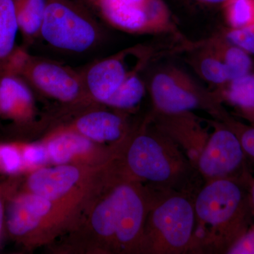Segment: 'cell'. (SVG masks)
<instances>
[{
  "mask_svg": "<svg viewBox=\"0 0 254 254\" xmlns=\"http://www.w3.org/2000/svg\"><path fill=\"white\" fill-rule=\"evenodd\" d=\"M95 15L120 31L156 34L174 30L168 6L163 0H83Z\"/></svg>",
  "mask_w": 254,
  "mask_h": 254,
  "instance_id": "cell-6",
  "label": "cell"
},
{
  "mask_svg": "<svg viewBox=\"0 0 254 254\" xmlns=\"http://www.w3.org/2000/svg\"><path fill=\"white\" fill-rule=\"evenodd\" d=\"M198 1H201V2L206 3V4H225L228 0H198Z\"/></svg>",
  "mask_w": 254,
  "mask_h": 254,
  "instance_id": "cell-28",
  "label": "cell"
},
{
  "mask_svg": "<svg viewBox=\"0 0 254 254\" xmlns=\"http://www.w3.org/2000/svg\"><path fill=\"white\" fill-rule=\"evenodd\" d=\"M101 27L83 0H47L40 38L53 49L83 54L101 41Z\"/></svg>",
  "mask_w": 254,
  "mask_h": 254,
  "instance_id": "cell-5",
  "label": "cell"
},
{
  "mask_svg": "<svg viewBox=\"0 0 254 254\" xmlns=\"http://www.w3.org/2000/svg\"><path fill=\"white\" fill-rule=\"evenodd\" d=\"M92 209L90 227L110 252H141L147 215L154 195L120 166L110 171Z\"/></svg>",
  "mask_w": 254,
  "mask_h": 254,
  "instance_id": "cell-1",
  "label": "cell"
},
{
  "mask_svg": "<svg viewBox=\"0 0 254 254\" xmlns=\"http://www.w3.org/2000/svg\"><path fill=\"white\" fill-rule=\"evenodd\" d=\"M195 226L193 201L173 190L155 195L145 221L141 252L177 254L191 251Z\"/></svg>",
  "mask_w": 254,
  "mask_h": 254,
  "instance_id": "cell-4",
  "label": "cell"
},
{
  "mask_svg": "<svg viewBox=\"0 0 254 254\" xmlns=\"http://www.w3.org/2000/svg\"><path fill=\"white\" fill-rule=\"evenodd\" d=\"M27 82L9 73L0 76V113L16 120H26L33 113L34 100Z\"/></svg>",
  "mask_w": 254,
  "mask_h": 254,
  "instance_id": "cell-13",
  "label": "cell"
},
{
  "mask_svg": "<svg viewBox=\"0 0 254 254\" xmlns=\"http://www.w3.org/2000/svg\"><path fill=\"white\" fill-rule=\"evenodd\" d=\"M228 44L226 46L221 42L216 43L214 41L210 49L218 55L225 64L229 81H232L248 74L252 67V61L245 50L230 43Z\"/></svg>",
  "mask_w": 254,
  "mask_h": 254,
  "instance_id": "cell-18",
  "label": "cell"
},
{
  "mask_svg": "<svg viewBox=\"0 0 254 254\" xmlns=\"http://www.w3.org/2000/svg\"><path fill=\"white\" fill-rule=\"evenodd\" d=\"M150 93L157 109L167 115L187 113L204 105L203 92L190 76L175 68L155 75Z\"/></svg>",
  "mask_w": 254,
  "mask_h": 254,
  "instance_id": "cell-8",
  "label": "cell"
},
{
  "mask_svg": "<svg viewBox=\"0 0 254 254\" xmlns=\"http://www.w3.org/2000/svg\"><path fill=\"white\" fill-rule=\"evenodd\" d=\"M243 193L230 179L207 182L193 200L195 226L192 252L216 253L231 243L243 215Z\"/></svg>",
  "mask_w": 254,
  "mask_h": 254,
  "instance_id": "cell-2",
  "label": "cell"
},
{
  "mask_svg": "<svg viewBox=\"0 0 254 254\" xmlns=\"http://www.w3.org/2000/svg\"><path fill=\"white\" fill-rule=\"evenodd\" d=\"M252 199H253V203L254 204V185L253 187V189H252Z\"/></svg>",
  "mask_w": 254,
  "mask_h": 254,
  "instance_id": "cell-30",
  "label": "cell"
},
{
  "mask_svg": "<svg viewBox=\"0 0 254 254\" xmlns=\"http://www.w3.org/2000/svg\"><path fill=\"white\" fill-rule=\"evenodd\" d=\"M132 52L125 50L95 62L80 72L88 100L106 104L125 79L133 71L141 68L142 63L128 66L127 58Z\"/></svg>",
  "mask_w": 254,
  "mask_h": 254,
  "instance_id": "cell-10",
  "label": "cell"
},
{
  "mask_svg": "<svg viewBox=\"0 0 254 254\" xmlns=\"http://www.w3.org/2000/svg\"><path fill=\"white\" fill-rule=\"evenodd\" d=\"M227 42L247 53L254 54V23L244 27L233 28L226 34Z\"/></svg>",
  "mask_w": 254,
  "mask_h": 254,
  "instance_id": "cell-23",
  "label": "cell"
},
{
  "mask_svg": "<svg viewBox=\"0 0 254 254\" xmlns=\"http://www.w3.org/2000/svg\"><path fill=\"white\" fill-rule=\"evenodd\" d=\"M144 93V83L137 69L125 79L105 105L120 110L133 109L141 103Z\"/></svg>",
  "mask_w": 254,
  "mask_h": 254,
  "instance_id": "cell-19",
  "label": "cell"
},
{
  "mask_svg": "<svg viewBox=\"0 0 254 254\" xmlns=\"http://www.w3.org/2000/svg\"><path fill=\"white\" fill-rule=\"evenodd\" d=\"M19 33L26 43L40 38L47 0H14Z\"/></svg>",
  "mask_w": 254,
  "mask_h": 254,
  "instance_id": "cell-17",
  "label": "cell"
},
{
  "mask_svg": "<svg viewBox=\"0 0 254 254\" xmlns=\"http://www.w3.org/2000/svg\"><path fill=\"white\" fill-rule=\"evenodd\" d=\"M124 170L138 182H148L161 190H173L188 176L190 163L164 131H141L128 141Z\"/></svg>",
  "mask_w": 254,
  "mask_h": 254,
  "instance_id": "cell-3",
  "label": "cell"
},
{
  "mask_svg": "<svg viewBox=\"0 0 254 254\" xmlns=\"http://www.w3.org/2000/svg\"><path fill=\"white\" fill-rule=\"evenodd\" d=\"M243 158L240 140L232 131L219 128L208 137L195 163L208 182L229 179L240 166Z\"/></svg>",
  "mask_w": 254,
  "mask_h": 254,
  "instance_id": "cell-9",
  "label": "cell"
},
{
  "mask_svg": "<svg viewBox=\"0 0 254 254\" xmlns=\"http://www.w3.org/2000/svg\"><path fill=\"white\" fill-rule=\"evenodd\" d=\"M240 140L244 151L254 158V128L244 132Z\"/></svg>",
  "mask_w": 254,
  "mask_h": 254,
  "instance_id": "cell-27",
  "label": "cell"
},
{
  "mask_svg": "<svg viewBox=\"0 0 254 254\" xmlns=\"http://www.w3.org/2000/svg\"><path fill=\"white\" fill-rule=\"evenodd\" d=\"M18 76L29 86L62 103L88 100L81 73L53 60L28 53Z\"/></svg>",
  "mask_w": 254,
  "mask_h": 254,
  "instance_id": "cell-7",
  "label": "cell"
},
{
  "mask_svg": "<svg viewBox=\"0 0 254 254\" xmlns=\"http://www.w3.org/2000/svg\"><path fill=\"white\" fill-rule=\"evenodd\" d=\"M73 128L91 141L100 143L120 141L126 129L122 117L106 110H93L83 114L76 120Z\"/></svg>",
  "mask_w": 254,
  "mask_h": 254,
  "instance_id": "cell-14",
  "label": "cell"
},
{
  "mask_svg": "<svg viewBox=\"0 0 254 254\" xmlns=\"http://www.w3.org/2000/svg\"><path fill=\"white\" fill-rule=\"evenodd\" d=\"M19 28L14 0H0V76L16 48Z\"/></svg>",
  "mask_w": 254,
  "mask_h": 254,
  "instance_id": "cell-16",
  "label": "cell"
},
{
  "mask_svg": "<svg viewBox=\"0 0 254 254\" xmlns=\"http://www.w3.org/2000/svg\"><path fill=\"white\" fill-rule=\"evenodd\" d=\"M53 203L31 192L15 198L6 213V226L10 233L23 237L34 232L49 216Z\"/></svg>",
  "mask_w": 254,
  "mask_h": 254,
  "instance_id": "cell-11",
  "label": "cell"
},
{
  "mask_svg": "<svg viewBox=\"0 0 254 254\" xmlns=\"http://www.w3.org/2000/svg\"><path fill=\"white\" fill-rule=\"evenodd\" d=\"M228 252L232 254H254V229L241 237Z\"/></svg>",
  "mask_w": 254,
  "mask_h": 254,
  "instance_id": "cell-26",
  "label": "cell"
},
{
  "mask_svg": "<svg viewBox=\"0 0 254 254\" xmlns=\"http://www.w3.org/2000/svg\"><path fill=\"white\" fill-rule=\"evenodd\" d=\"M227 97L234 104L245 109L254 108V75L247 74L230 81Z\"/></svg>",
  "mask_w": 254,
  "mask_h": 254,
  "instance_id": "cell-20",
  "label": "cell"
},
{
  "mask_svg": "<svg viewBox=\"0 0 254 254\" xmlns=\"http://www.w3.org/2000/svg\"><path fill=\"white\" fill-rule=\"evenodd\" d=\"M22 154L10 145H0V170L4 173L15 174L22 168Z\"/></svg>",
  "mask_w": 254,
  "mask_h": 254,
  "instance_id": "cell-24",
  "label": "cell"
},
{
  "mask_svg": "<svg viewBox=\"0 0 254 254\" xmlns=\"http://www.w3.org/2000/svg\"><path fill=\"white\" fill-rule=\"evenodd\" d=\"M3 222H4V208H3L2 202L0 198V232L2 228Z\"/></svg>",
  "mask_w": 254,
  "mask_h": 254,
  "instance_id": "cell-29",
  "label": "cell"
},
{
  "mask_svg": "<svg viewBox=\"0 0 254 254\" xmlns=\"http://www.w3.org/2000/svg\"><path fill=\"white\" fill-rule=\"evenodd\" d=\"M81 170L73 165H58L34 172L28 180L31 193L55 203L72 191L82 178Z\"/></svg>",
  "mask_w": 254,
  "mask_h": 254,
  "instance_id": "cell-12",
  "label": "cell"
},
{
  "mask_svg": "<svg viewBox=\"0 0 254 254\" xmlns=\"http://www.w3.org/2000/svg\"><path fill=\"white\" fill-rule=\"evenodd\" d=\"M199 71L206 81L214 84L221 85L229 81L225 64L210 49L200 59Z\"/></svg>",
  "mask_w": 254,
  "mask_h": 254,
  "instance_id": "cell-22",
  "label": "cell"
},
{
  "mask_svg": "<svg viewBox=\"0 0 254 254\" xmlns=\"http://www.w3.org/2000/svg\"><path fill=\"white\" fill-rule=\"evenodd\" d=\"M23 163L31 166H38L46 163L49 160L48 149L42 145H28L22 153Z\"/></svg>",
  "mask_w": 254,
  "mask_h": 254,
  "instance_id": "cell-25",
  "label": "cell"
},
{
  "mask_svg": "<svg viewBox=\"0 0 254 254\" xmlns=\"http://www.w3.org/2000/svg\"><path fill=\"white\" fill-rule=\"evenodd\" d=\"M92 141L76 131H68L50 140L47 149L50 160L57 165H66L75 157L92 149Z\"/></svg>",
  "mask_w": 254,
  "mask_h": 254,
  "instance_id": "cell-15",
  "label": "cell"
},
{
  "mask_svg": "<svg viewBox=\"0 0 254 254\" xmlns=\"http://www.w3.org/2000/svg\"><path fill=\"white\" fill-rule=\"evenodd\" d=\"M225 4L227 19L232 28L254 23V0H228Z\"/></svg>",
  "mask_w": 254,
  "mask_h": 254,
  "instance_id": "cell-21",
  "label": "cell"
}]
</instances>
